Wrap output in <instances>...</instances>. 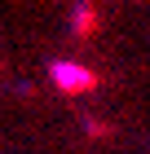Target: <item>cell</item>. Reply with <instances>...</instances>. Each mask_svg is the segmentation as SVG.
Wrapping results in <instances>:
<instances>
[{"mask_svg": "<svg viewBox=\"0 0 150 154\" xmlns=\"http://www.w3.org/2000/svg\"><path fill=\"white\" fill-rule=\"evenodd\" d=\"M49 79L58 84L62 93H93L97 88V71H88V66H80V62H71V57H62V62H53L49 66Z\"/></svg>", "mask_w": 150, "mask_h": 154, "instance_id": "6da1fadb", "label": "cell"}]
</instances>
